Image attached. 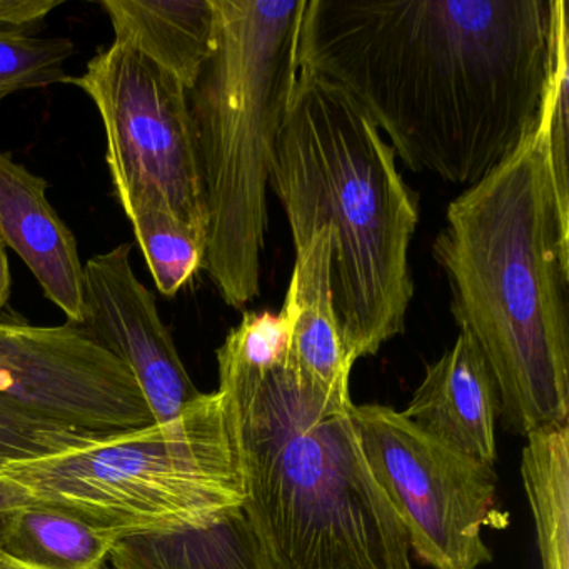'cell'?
I'll return each mask as SVG.
<instances>
[{
    "label": "cell",
    "mask_w": 569,
    "mask_h": 569,
    "mask_svg": "<svg viewBox=\"0 0 569 569\" xmlns=\"http://www.w3.org/2000/svg\"><path fill=\"white\" fill-rule=\"evenodd\" d=\"M91 98L106 132V162L126 216L159 206L206 232L188 89L129 44L112 42L81 76H68Z\"/></svg>",
    "instance_id": "7"
},
{
    "label": "cell",
    "mask_w": 569,
    "mask_h": 569,
    "mask_svg": "<svg viewBox=\"0 0 569 569\" xmlns=\"http://www.w3.org/2000/svg\"><path fill=\"white\" fill-rule=\"evenodd\" d=\"M214 48L188 92L204 191V269L226 305L261 295L268 188L301 72L306 0H212Z\"/></svg>",
    "instance_id": "5"
},
{
    "label": "cell",
    "mask_w": 569,
    "mask_h": 569,
    "mask_svg": "<svg viewBox=\"0 0 569 569\" xmlns=\"http://www.w3.org/2000/svg\"><path fill=\"white\" fill-rule=\"evenodd\" d=\"M291 325L284 308L278 315L246 311L216 352L219 379L264 376L284 361Z\"/></svg>",
    "instance_id": "20"
},
{
    "label": "cell",
    "mask_w": 569,
    "mask_h": 569,
    "mask_svg": "<svg viewBox=\"0 0 569 569\" xmlns=\"http://www.w3.org/2000/svg\"><path fill=\"white\" fill-rule=\"evenodd\" d=\"M116 539L76 516L32 501L12 512L0 551L31 569H102Z\"/></svg>",
    "instance_id": "16"
},
{
    "label": "cell",
    "mask_w": 569,
    "mask_h": 569,
    "mask_svg": "<svg viewBox=\"0 0 569 569\" xmlns=\"http://www.w3.org/2000/svg\"><path fill=\"white\" fill-rule=\"evenodd\" d=\"M0 569H31L28 566L21 565V562L14 561V559L6 556L4 552L0 551Z\"/></svg>",
    "instance_id": "26"
},
{
    "label": "cell",
    "mask_w": 569,
    "mask_h": 569,
    "mask_svg": "<svg viewBox=\"0 0 569 569\" xmlns=\"http://www.w3.org/2000/svg\"><path fill=\"white\" fill-rule=\"evenodd\" d=\"M109 561L112 569H274L242 508L208 528L122 536Z\"/></svg>",
    "instance_id": "15"
},
{
    "label": "cell",
    "mask_w": 569,
    "mask_h": 569,
    "mask_svg": "<svg viewBox=\"0 0 569 569\" xmlns=\"http://www.w3.org/2000/svg\"><path fill=\"white\" fill-rule=\"evenodd\" d=\"M0 475L114 539L208 528L246 499L234 419L219 391L171 421L12 462Z\"/></svg>",
    "instance_id": "6"
},
{
    "label": "cell",
    "mask_w": 569,
    "mask_h": 569,
    "mask_svg": "<svg viewBox=\"0 0 569 569\" xmlns=\"http://www.w3.org/2000/svg\"><path fill=\"white\" fill-rule=\"evenodd\" d=\"M0 409L96 435L156 425L124 362L78 325L0 315Z\"/></svg>",
    "instance_id": "9"
},
{
    "label": "cell",
    "mask_w": 569,
    "mask_h": 569,
    "mask_svg": "<svg viewBox=\"0 0 569 569\" xmlns=\"http://www.w3.org/2000/svg\"><path fill=\"white\" fill-rule=\"evenodd\" d=\"M549 0H306L302 64L412 171L472 186L536 128Z\"/></svg>",
    "instance_id": "1"
},
{
    "label": "cell",
    "mask_w": 569,
    "mask_h": 569,
    "mask_svg": "<svg viewBox=\"0 0 569 569\" xmlns=\"http://www.w3.org/2000/svg\"><path fill=\"white\" fill-rule=\"evenodd\" d=\"M111 435L79 431L0 409V471L12 462L58 455Z\"/></svg>",
    "instance_id": "22"
},
{
    "label": "cell",
    "mask_w": 569,
    "mask_h": 569,
    "mask_svg": "<svg viewBox=\"0 0 569 569\" xmlns=\"http://www.w3.org/2000/svg\"><path fill=\"white\" fill-rule=\"evenodd\" d=\"M32 501L34 499L24 486L8 476L0 475V532L4 529L12 512L31 505Z\"/></svg>",
    "instance_id": "24"
},
{
    "label": "cell",
    "mask_w": 569,
    "mask_h": 569,
    "mask_svg": "<svg viewBox=\"0 0 569 569\" xmlns=\"http://www.w3.org/2000/svg\"><path fill=\"white\" fill-rule=\"evenodd\" d=\"M366 461L395 509L411 555L432 569H479L492 555L498 475L382 405L352 406Z\"/></svg>",
    "instance_id": "8"
},
{
    "label": "cell",
    "mask_w": 569,
    "mask_h": 569,
    "mask_svg": "<svg viewBox=\"0 0 569 569\" xmlns=\"http://www.w3.org/2000/svg\"><path fill=\"white\" fill-rule=\"evenodd\" d=\"M74 51V42L68 38L0 31V102L18 92L64 82L68 79L64 66Z\"/></svg>",
    "instance_id": "21"
},
{
    "label": "cell",
    "mask_w": 569,
    "mask_h": 569,
    "mask_svg": "<svg viewBox=\"0 0 569 569\" xmlns=\"http://www.w3.org/2000/svg\"><path fill=\"white\" fill-rule=\"evenodd\" d=\"M332 232L319 229L296 249L282 306L292 322L286 368L299 385L325 395L349 386L356 365L346 352L332 299Z\"/></svg>",
    "instance_id": "13"
},
{
    "label": "cell",
    "mask_w": 569,
    "mask_h": 569,
    "mask_svg": "<svg viewBox=\"0 0 569 569\" xmlns=\"http://www.w3.org/2000/svg\"><path fill=\"white\" fill-rule=\"evenodd\" d=\"M269 188L295 249L319 229L332 232V299L346 352L355 362L375 356L406 329L418 196L361 106L306 64L279 129Z\"/></svg>",
    "instance_id": "3"
},
{
    "label": "cell",
    "mask_w": 569,
    "mask_h": 569,
    "mask_svg": "<svg viewBox=\"0 0 569 569\" xmlns=\"http://www.w3.org/2000/svg\"><path fill=\"white\" fill-rule=\"evenodd\" d=\"M66 0H0V31H38Z\"/></svg>",
    "instance_id": "23"
},
{
    "label": "cell",
    "mask_w": 569,
    "mask_h": 569,
    "mask_svg": "<svg viewBox=\"0 0 569 569\" xmlns=\"http://www.w3.org/2000/svg\"><path fill=\"white\" fill-rule=\"evenodd\" d=\"M4 239L0 238V312L8 306L11 298L12 278L9 268L8 251Z\"/></svg>",
    "instance_id": "25"
},
{
    "label": "cell",
    "mask_w": 569,
    "mask_h": 569,
    "mask_svg": "<svg viewBox=\"0 0 569 569\" xmlns=\"http://www.w3.org/2000/svg\"><path fill=\"white\" fill-rule=\"evenodd\" d=\"M131 252V242H122L86 262L78 326L128 366L154 421L168 422L204 392L186 371L174 339L159 316L154 295L132 269Z\"/></svg>",
    "instance_id": "10"
},
{
    "label": "cell",
    "mask_w": 569,
    "mask_h": 569,
    "mask_svg": "<svg viewBox=\"0 0 569 569\" xmlns=\"http://www.w3.org/2000/svg\"><path fill=\"white\" fill-rule=\"evenodd\" d=\"M0 238L72 325L82 319L84 266L78 241L48 199V181L0 151Z\"/></svg>",
    "instance_id": "11"
},
{
    "label": "cell",
    "mask_w": 569,
    "mask_h": 569,
    "mask_svg": "<svg viewBox=\"0 0 569 569\" xmlns=\"http://www.w3.org/2000/svg\"><path fill=\"white\" fill-rule=\"evenodd\" d=\"M432 252L456 325L495 376L506 426L526 438L569 425V214L538 124L448 206Z\"/></svg>",
    "instance_id": "2"
},
{
    "label": "cell",
    "mask_w": 569,
    "mask_h": 569,
    "mask_svg": "<svg viewBox=\"0 0 569 569\" xmlns=\"http://www.w3.org/2000/svg\"><path fill=\"white\" fill-rule=\"evenodd\" d=\"M128 219L156 288L174 298L204 266L206 232L159 206L136 208Z\"/></svg>",
    "instance_id": "18"
},
{
    "label": "cell",
    "mask_w": 569,
    "mask_h": 569,
    "mask_svg": "<svg viewBox=\"0 0 569 569\" xmlns=\"http://www.w3.org/2000/svg\"><path fill=\"white\" fill-rule=\"evenodd\" d=\"M114 42L129 44L188 91L214 48L212 0H102Z\"/></svg>",
    "instance_id": "14"
},
{
    "label": "cell",
    "mask_w": 569,
    "mask_h": 569,
    "mask_svg": "<svg viewBox=\"0 0 569 569\" xmlns=\"http://www.w3.org/2000/svg\"><path fill=\"white\" fill-rule=\"evenodd\" d=\"M521 478L542 569H569V425L526 436Z\"/></svg>",
    "instance_id": "17"
},
{
    "label": "cell",
    "mask_w": 569,
    "mask_h": 569,
    "mask_svg": "<svg viewBox=\"0 0 569 569\" xmlns=\"http://www.w3.org/2000/svg\"><path fill=\"white\" fill-rule=\"evenodd\" d=\"M401 412L469 458L495 466L496 421L501 415L498 385L465 329L438 361L426 366L421 385Z\"/></svg>",
    "instance_id": "12"
},
{
    "label": "cell",
    "mask_w": 569,
    "mask_h": 569,
    "mask_svg": "<svg viewBox=\"0 0 569 569\" xmlns=\"http://www.w3.org/2000/svg\"><path fill=\"white\" fill-rule=\"evenodd\" d=\"M238 435L242 505L274 569H415L352 425L349 386L318 392L284 361L219 385Z\"/></svg>",
    "instance_id": "4"
},
{
    "label": "cell",
    "mask_w": 569,
    "mask_h": 569,
    "mask_svg": "<svg viewBox=\"0 0 569 569\" xmlns=\"http://www.w3.org/2000/svg\"><path fill=\"white\" fill-rule=\"evenodd\" d=\"M568 56V2L549 0L548 71L536 124L545 134L556 194L566 214H569Z\"/></svg>",
    "instance_id": "19"
}]
</instances>
